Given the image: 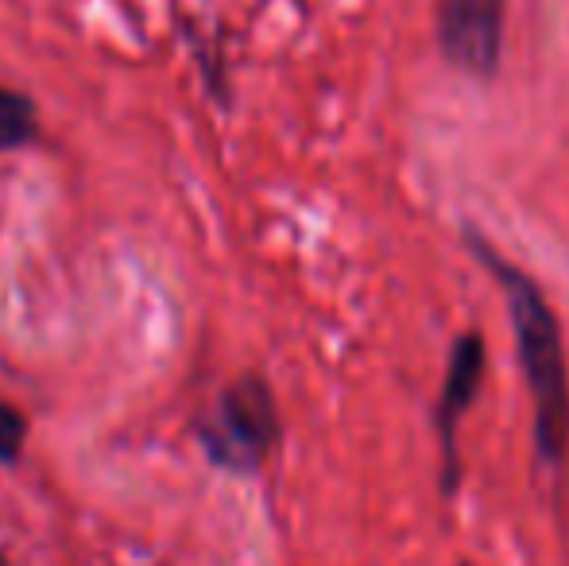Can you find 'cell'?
<instances>
[{
	"instance_id": "cell-7",
	"label": "cell",
	"mask_w": 569,
	"mask_h": 566,
	"mask_svg": "<svg viewBox=\"0 0 569 566\" xmlns=\"http://www.w3.org/2000/svg\"><path fill=\"white\" fill-rule=\"evenodd\" d=\"M0 566H8V559H4V552H0Z\"/></svg>"
},
{
	"instance_id": "cell-6",
	"label": "cell",
	"mask_w": 569,
	"mask_h": 566,
	"mask_svg": "<svg viewBox=\"0 0 569 566\" xmlns=\"http://www.w3.org/2000/svg\"><path fill=\"white\" fill-rule=\"evenodd\" d=\"M23 438H28V419L12 408V404L0 400V461L12 466L23 450Z\"/></svg>"
},
{
	"instance_id": "cell-5",
	"label": "cell",
	"mask_w": 569,
	"mask_h": 566,
	"mask_svg": "<svg viewBox=\"0 0 569 566\" xmlns=\"http://www.w3.org/2000/svg\"><path fill=\"white\" fill-rule=\"evenodd\" d=\"M39 137V113L28 93L0 86V151L28 148Z\"/></svg>"
},
{
	"instance_id": "cell-2",
	"label": "cell",
	"mask_w": 569,
	"mask_h": 566,
	"mask_svg": "<svg viewBox=\"0 0 569 566\" xmlns=\"http://www.w3.org/2000/svg\"><path fill=\"white\" fill-rule=\"evenodd\" d=\"M198 443L213 466L229 474H252L263 466L271 446L279 443V411L276 396L263 385V377L232 380L226 393L218 396L213 411H206L198 424Z\"/></svg>"
},
{
	"instance_id": "cell-4",
	"label": "cell",
	"mask_w": 569,
	"mask_h": 566,
	"mask_svg": "<svg viewBox=\"0 0 569 566\" xmlns=\"http://www.w3.org/2000/svg\"><path fill=\"white\" fill-rule=\"evenodd\" d=\"M480 380H485V338L477 330L461 334L453 341V354H450V369H446V385L442 396H438V438H442V489L453 493L457 485V419L461 411L477 400L480 393Z\"/></svg>"
},
{
	"instance_id": "cell-1",
	"label": "cell",
	"mask_w": 569,
	"mask_h": 566,
	"mask_svg": "<svg viewBox=\"0 0 569 566\" xmlns=\"http://www.w3.org/2000/svg\"><path fill=\"white\" fill-rule=\"evenodd\" d=\"M469 249L485 260V268L503 287L511 307V326H516V346L519 361L527 373V388L535 396V446H539L542 461L558 466L569 450V373L562 354V330L550 310L547 295L527 272L496 257L480 237L469 234Z\"/></svg>"
},
{
	"instance_id": "cell-3",
	"label": "cell",
	"mask_w": 569,
	"mask_h": 566,
	"mask_svg": "<svg viewBox=\"0 0 569 566\" xmlns=\"http://www.w3.org/2000/svg\"><path fill=\"white\" fill-rule=\"evenodd\" d=\"M438 47L469 78H492L503 51V0H438Z\"/></svg>"
}]
</instances>
